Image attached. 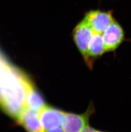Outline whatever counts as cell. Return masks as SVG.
<instances>
[{
  "label": "cell",
  "instance_id": "8",
  "mask_svg": "<svg viewBox=\"0 0 131 132\" xmlns=\"http://www.w3.org/2000/svg\"><path fill=\"white\" fill-rule=\"evenodd\" d=\"M105 52L103 37L101 34L93 32L88 44V53L90 58L97 57Z\"/></svg>",
  "mask_w": 131,
  "mask_h": 132
},
{
  "label": "cell",
  "instance_id": "5",
  "mask_svg": "<svg viewBox=\"0 0 131 132\" xmlns=\"http://www.w3.org/2000/svg\"><path fill=\"white\" fill-rule=\"evenodd\" d=\"M64 112L59 110L45 106L38 115L45 131L60 127Z\"/></svg>",
  "mask_w": 131,
  "mask_h": 132
},
{
  "label": "cell",
  "instance_id": "9",
  "mask_svg": "<svg viewBox=\"0 0 131 132\" xmlns=\"http://www.w3.org/2000/svg\"><path fill=\"white\" fill-rule=\"evenodd\" d=\"M45 132H64V131L62 127H59L58 128H57L47 130V131H45Z\"/></svg>",
  "mask_w": 131,
  "mask_h": 132
},
{
  "label": "cell",
  "instance_id": "2",
  "mask_svg": "<svg viewBox=\"0 0 131 132\" xmlns=\"http://www.w3.org/2000/svg\"><path fill=\"white\" fill-rule=\"evenodd\" d=\"M93 109L90 106L87 112L81 115L64 112L61 121V127L64 132H81L89 126V117Z\"/></svg>",
  "mask_w": 131,
  "mask_h": 132
},
{
  "label": "cell",
  "instance_id": "10",
  "mask_svg": "<svg viewBox=\"0 0 131 132\" xmlns=\"http://www.w3.org/2000/svg\"><path fill=\"white\" fill-rule=\"evenodd\" d=\"M93 128L90 127L89 126H87L85 127L81 132H91Z\"/></svg>",
  "mask_w": 131,
  "mask_h": 132
},
{
  "label": "cell",
  "instance_id": "4",
  "mask_svg": "<svg viewBox=\"0 0 131 132\" xmlns=\"http://www.w3.org/2000/svg\"><path fill=\"white\" fill-rule=\"evenodd\" d=\"M106 51H114L122 43L124 38L122 28L114 21L102 34Z\"/></svg>",
  "mask_w": 131,
  "mask_h": 132
},
{
  "label": "cell",
  "instance_id": "1",
  "mask_svg": "<svg viewBox=\"0 0 131 132\" xmlns=\"http://www.w3.org/2000/svg\"><path fill=\"white\" fill-rule=\"evenodd\" d=\"M94 32L90 26L83 19L73 30L74 40L77 47L82 54L87 65L92 68V61L89 56L88 44Z\"/></svg>",
  "mask_w": 131,
  "mask_h": 132
},
{
  "label": "cell",
  "instance_id": "3",
  "mask_svg": "<svg viewBox=\"0 0 131 132\" xmlns=\"http://www.w3.org/2000/svg\"><path fill=\"white\" fill-rule=\"evenodd\" d=\"M94 32L102 34L114 21L113 15L109 12L92 10L86 14L83 19Z\"/></svg>",
  "mask_w": 131,
  "mask_h": 132
},
{
  "label": "cell",
  "instance_id": "11",
  "mask_svg": "<svg viewBox=\"0 0 131 132\" xmlns=\"http://www.w3.org/2000/svg\"><path fill=\"white\" fill-rule=\"evenodd\" d=\"M91 132H102V131H99V130H95L94 129H93L92 130V131Z\"/></svg>",
  "mask_w": 131,
  "mask_h": 132
},
{
  "label": "cell",
  "instance_id": "6",
  "mask_svg": "<svg viewBox=\"0 0 131 132\" xmlns=\"http://www.w3.org/2000/svg\"><path fill=\"white\" fill-rule=\"evenodd\" d=\"M17 120L28 132H45L37 113L29 109L24 110Z\"/></svg>",
  "mask_w": 131,
  "mask_h": 132
},
{
  "label": "cell",
  "instance_id": "7",
  "mask_svg": "<svg viewBox=\"0 0 131 132\" xmlns=\"http://www.w3.org/2000/svg\"><path fill=\"white\" fill-rule=\"evenodd\" d=\"M26 103L27 108L37 113L46 106L42 97L34 88L31 82L27 86Z\"/></svg>",
  "mask_w": 131,
  "mask_h": 132
}]
</instances>
